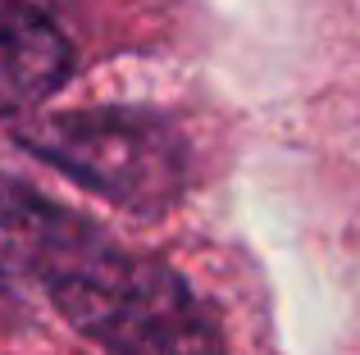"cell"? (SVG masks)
I'll list each match as a JSON object with an SVG mask.
<instances>
[{"label": "cell", "instance_id": "1", "mask_svg": "<svg viewBox=\"0 0 360 355\" xmlns=\"http://www.w3.org/2000/svg\"><path fill=\"white\" fill-rule=\"evenodd\" d=\"M32 278L110 355H233L214 310L174 269L119 250L78 214L41 250Z\"/></svg>", "mask_w": 360, "mask_h": 355}, {"label": "cell", "instance_id": "2", "mask_svg": "<svg viewBox=\"0 0 360 355\" xmlns=\"http://www.w3.org/2000/svg\"><path fill=\"white\" fill-rule=\"evenodd\" d=\"M18 142L51 169L128 214L155 219L183 201L192 155L169 119L150 109H64L18 128Z\"/></svg>", "mask_w": 360, "mask_h": 355}, {"label": "cell", "instance_id": "3", "mask_svg": "<svg viewBox=\"0 0 360 355\" xmlns=\"http://www.w3.org/2000/svg\"><path fill=\"white\" fill-rule=\"evenodd\" d=\"M73 69L64 32L27 0H0V119L41 105Z\"/></svg>", "mask_w": 360, "mask_h": 355}, {"label": "cell", "instance_id": "4", "mask_svg": "<svg viewBox=\"0 0 360 355\" xmlns=\"http://www.w3.org/2000/svg\"><path fill=\"white\" fill-rule=\"evenodd\" d=\"M14 310V269H9V260L0 255V319Z\"/></svg>", "mask_w": 360, "mask_h": 355}]
</instances>
